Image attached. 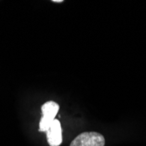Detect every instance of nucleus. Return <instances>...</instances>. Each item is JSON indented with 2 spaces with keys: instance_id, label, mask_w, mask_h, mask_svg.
Returning <instances> with one entry per match:
<instances>
[{
  "instance_id": "20e7f679",
  "label": "nucleus",
  "mask_w": 146,
  "mask_h": 146,
  "mask_svg": "<svg viewBox=\"0 0 146 146\" xmlns=\"http://www.w3.org/2000/svg\"><path fill=\"white\" fill-rule=\"evenodd\" d=\"M52 2H54V3H63V0H52Z\"/></svg>"
},
{
  "instance_id": "f03ea898",
  "label": "nucleus",
  "mask_w": 146,
  "mask_h": 146,
  "mask_svg": "<svg viewBox=\"0 0 146 146\" xmlns=\"http://www.w3.org/2000/svg\"><path fill=\"white\" fill-rule=\"evenodd\" d=\"M104 137L95 131L83 132L78 135L70 143V146H104Z\"/></svg>"
},
{
  "instance_id": "7ed1b4c3",
  "label": "nucleus",
  "mask_w": 146,
  "mask_h": 146,
  "mask_svg": "<svg viewBox=\"0 0 146 146\" xmlns=\"http://www.w3.org/2000/svg\"><path fill=\"white\" fill-rule=\"evenodd\" d=\"M46 138L50 146H59L62 143V129L59 120L54 119L46 130Z\"/></svg>"
},
{
  "instance_id": "f257e3e1",
  "label": "nucleus",
  "mask_w": 146,
  "mask_h": 146,
  "mask_svg": "<svg viewBox=\"0 0 146 146\" xmlns=\"http://www.w3.org/2000/svg\"><path fill=\"white\" fill-rule=\"evenodd\" d=\"M60 106L54 101H49L41 106V111L43 116L39 122V131L46 132V130L51 126L52 123L55 119V116L59 111Z\"/></svg>"
}]
</instances>
